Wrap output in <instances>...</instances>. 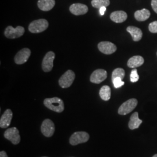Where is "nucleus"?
Here are the masks:
<instances>
[{"instance_id":"nucleus-1","label":"nucleus","mask_w":157,"mask_h":157,"mask_svg":"<svg viewBox=\"0 0 157 157\" xmlns=\"http://www.w3.org/2000/svg\"><path fill=\"white\" fill-rule=\"evenodd\" d=\"M44 104L47 108L54 112L60 113L64 110L63 101L58 97L46 98L44 101Z\"/></svg>"},{"instance_id":"nucleus-2","label":"nucleus","mask_w":157,"mask_h":157,"mask_svg":"<svg viewBox=\"0 0 157 157\" xmlns=\"http://www.w3.org/2000/svg\"><path fill=\"white\" fill-rule=\"evenodd\" d=\"M48 27V22L44 19H40L30 23L29 30L33 33H39L44 32Z\"/></svg>"},{"instance_id":"nucleus-3","label":"nucleus","mask_w":157,"mask_h":157,"mask_svg":"<svg viewBox=\"0 0 157 157\" xmlns=\"http://www.w3.org/2000/svg\"><path fill=\"white\" fill-rule=\"evenodd\" d=\"M138 104V101L135 98H131L124 102L118 109V113L121 115H125L132 112Z\"/></svg>"},{"instance_id":"nucleus-4","label":"nucleus","mask_w":157,"mask_h":157,"mask_svg":"<svg viewBox=\"0 0 157 157\" xmlns=\"http://www.w3.org/2000/svg\"><path fill=\"white\" fill-rule=\"evenodd\" d=\"M89 135L85 132H75L71 136L69 143L72 146H76L78 144L84 143L89 140Z\"/></svg>"},{"instance_id":"nucleus-5","label":"nucleus","mask_w":157,"mask_h":157,"mask_svg":"<svg viewBox=\"0 0 157 157\" xmlns=\"http://www.w3.org/2000/svg\"><path fill=\"white\" fill-rule=\"evenodd\" d=\"M75 78V74L71 70H68L64 73L59 80V84L62 88L69 87Z\"/></svg>"},{"instance_id":"nucleus-6","label":"nucleus","mask_w":157,"mask_h":157,"mask_svg":"<svg viewBox=\"0 0 157 157\" xmlns=\"http://www.w3.org/2000/svg\"><path fill=\"white\" fill-rule=\"evenodd\" d=\"M25 33V29L22 26H17L13 28L12 26H8L5 30L4 34L6 37L8 39H17L21 37Z\"/></svg>"},{"instance_id":"nucleus-7","label":"nucleus","mask_w":157,"mask_h":157,"mask_svg":"<svg viewBox=\"0 0 157 157\" xmlns=\"http://www.w3.org/2000/svg\"><path fill=\"white\" fill-rule=\"evenodd\" d=\"M4 137L15 145L18 144L21 141L19 132L16 128H11L7 129L4 133Z\"/></svg>"},{"instance_id":"nucleus-8","label":"nucleus","mask_w":157,"mask_h":157,"mask_svg":"<svg viewBox=\"0 0 157 157\" xmlns=\"http://www.w3.org/2000/svg\"><path fill=\"white\" fill-rule=\"evenodd\" d=\"M41 131L45 137H50L54 135L55 132V125L53 122L49 119H45L41 126Z\"/></svg>"},{"instance_id":"nucleus-9","label":"nucleus","mask_w":157,"mask_h":157,"mask_svg":"<svg viewBox=\"0 0 157 157\" xmlns=\"http://www.w3.org/2000/svg\"><path fill=\"white\" fill-rule=\"evenodd\" d=\"M55 53L52 51L48 52L43 58L42 62V69L45 72H50L54 65Z\"/></svg>"},{"instance_id":"nucleus-10","label":"nucleus","mask_w":157,"mask_h":157,"mask_svg":"<svg viewBox=\"0 0 157 157\" xmlns=\"http://www.w3.org/2000/svg\"><path fill=\"white\" fill-rule=\"evenodd\" d=\"M107 78V71L104 69H99L94 71L91 75L90 82L95 84H100L105 80Z\"/></svg>"},{"instance_id":"nucleus-11","label":"nucleus","mask_w":157,"mask_h":157,"mask_svg":"<svg viewBox=\"0 0 157 157\" xmlns=\"http://www.w3.org/2000/svg\"><path fill=\"white\" fill-rule=\"evenodd\" d=\"M98 50L103 54L109 55L114 53L117 50V46L109 41H102L98 44Z\"/></svg>"},{"instance_id":"nucleus-12","label":"nucleus","mask_w":157,"mask_h":157,"mask_svg":"<svg viewBox=\"0 0 157 157\" xmlns=\"http://www.w3.org/2000/svg\"><path fill=\"white\" fill-rule=\"evenodd\" d=\"M31 55V51L28 48H23L19 51L15 56V62L18 65L23 64L28 61Z\"/></svg>"},{"instance_id":"nucleus-13","label":"nucleus","mask_w":157,"mask_h":157,"mask_svg":"<svg viewBox=\"0 0 157 157\" xmlns=\"http://www.w3.org/2000/svg\"><path fill=\"white\" fill-rule=\"evenodd\" d=\"M88 10L87 6L80 3L73 4L69 8L70 12L73 15L77 16L84 15L88 12Z\"/></svg>"},{"instance_id":"nucleus-14","label":"nucleus","mask_w":157,"mask_h":157,"mask_svg":"<svg viewBox=\"0 0 157 157\" xmlns=\"http://www.w3.org/2000/svg\"><path fill=\"white\" fill-rule=\"evenodd\" d=\"M13 113L11 110L10 109H6L0 119V127L1 128H8L11 122Z\"/></svg>"},{"instance_id":"nucleus-15","label":"nucleus","mask_w":157,"mask_h":157,"mask_svg":"<svg viewBox=\"0 0 157 157\" xmlns=\"http://www.w3.org/2000/svg\"><path fill=\"white\" fill-rule=\"evenodd\" d=\"M110 18L114 22L122 23L127 19L128 15L123 11H117L112 12L110 15Z\"/></svg>"},{"instance_id":"nucleus-16","label":"nucleus","mask_w":157,"mask_h":157,"mask_svg":"<svg viewBox=\"0 0 157 157\" xmlns=\"http://www.w3.org/2000/svg\"><path fill=\"white\" fill-rule=\"evenodd\" d=\"M56 4L55 0H39L37 2L40 10L43 11H49Z\"/></svg>"},{"instance_id":"nucleus-17","label":"nucleus","mask_w":157,"mask_h":157,"mask_svg":"<svg viewBox=\"0 0 157 157\" xmlns=\"http://www.w3.org/2000/svg\"><path fill=\"white\" fill-rule=\"evenodd\" d=\"M128 32L130 34L132 39L135 41H140L143 37V33L140 29L135 26H129L126 29Z\"/></svg>"},{"instance_id":"nucleus-18","label":"nucleus","mask_w":157,"mask_h":157,"mask_svg":"<svg viewBox=\"0 0 157 157\" xmlns=\"http://www.w3.org/2000/svg\"><path fill=\"white\" fill-rule=\"evenodd\" d=\"M143 121L139 118V113L137 112L133 113L130 118L129 122V128L131 130L137 129L139 128Z\"/></svg>"},{"instance_id":"nucleus-19","label":"nucleus","mask_w":157,"mask_h":157,"mask_svg":"<svg viewBox=\"0 0 157 157\" xmlns=\"http://www.w3.org/2000/svg\"><path fill=\"white\" fill-rule=\"evenodd\" d=\"M144 62V58L142 56H132L128 61V66L130 68H136L141 66Z\"/></svg>"},{"instance_id":"nucleus-20","label":"nucleus","mask_w":157,"mask_h":157,"mask_svg":"<svg viewBox=\"0 0 157 157\" xmlns=\"http://www.w3.org/2000/svg\"><path fill=\"white\" fill-rule=\"evenodd\" d=\"M150 17V12L147 9H143L135 12V19L138 21H145Z\"/></svg>"},{"instance_id":"nucleus-21","label":"nucleus","mask_w":157,"mask_h":157,"mask_svg":"<svg viewBox=\"0 0 157 157\" xmlns=\"http://www.w3.org/2000/svg\"><path fill=\"white\" fill-rule=\"evenodd\" d=\"M99 94L102 100L104 101H108L111 98V88L108 86H103L100 90Z\"/></svg>"},{"instance_id":"nucleus-22","label":"nucleus","mask_w":157,"mask_h":157,"mask_svg":"<svg viewBox=\"0 0 157 157\" xmlns=\"http://www.w3.org/2000/svg\"><path fill=\"white\" fill-rule=\"evenodd\" d=\"M110 4L109 0H92L91 5L96 8H100L102 6L107 7Z\"/></svg>"},{"instance_id":"nucleus-23","label":"nucleus","mask_w":157,"mask_h":157,"mask_svg":"<svg viewBox=\"0 0 157 157\" xmlns=\"http://www.w3.org/2000/svg\"><path fill=\"white\" fill-rule=\"evenodd\" d=\"M125 76V72L122 68H117L115 69L112 74V80H113L115 78H119L121 79H124Z\"/></svg>"},{"instance_id":"nucleus-24","label":"nucleus","mask_w":157,"mask_h":157,"mask_svg":"<svg viewBox=\"0 0 157 157\" xmlns=\"http://www.w3.org/2000/svg\"><path fill=\"white\" fill-rule=\"evenodd\" d=\"M139 79V76L137 73V70L134 68L130 73V81L132 83H135L137 82Z\"/></svg>"},{"instance_id":"nucleus-25","label":"nucleus","mask_w":157,"mask_h":157,"mask_svg":"<svg viewBox=\"0 0 157 157\" xmlns=\"http://www.w3.org/2000/svg\"><path fill=\"white\" fill-rule=\"evenodd\" d=\"M112 82H113L114 87L116 89H118V88L122 87L124 84V82L122 81V79H121L119 78H115L113 80H112Z\"/></svg>"},{"instance_id":"nucleus-26","label":"nucleus","mask_w":157,"mask_h":157,"mask_svg":"<svg viewBox=\"0 0 157 157\" xmlns=\"http://www.w3.org/2000/svg\"><path fill=\"white\" fill-rule=\"evenodd\" d=\"M148 29L150 32L153 33H157V21H154L153 22L150 23L148 26Z\"/></svg>"},{"instance_id":"nucleus-27","label":"nucleus","mask_w":157,"mask_h":157,"mask_svg":"<svg viewBox=\"0 0 157 157\" xmlns=\"http://www.w3.org/2000/svg\"><path fill=\"white\" fill-rule=\"evenodd\" d=\"M151 6L153 10L157 13V0H152Z\"/></svg>"},{"instance_id":"nucleus-28","label":"nucleus","mask_w":157,"mask_h":157,"mask_svg":"<svg viewBox=\"0 0 157 157\" xmlns=\"http://www.w3.org/2000/svg\"><path fill=\"white\" fill-rule=\"evenodd\" d=\"M106 11V7L102 6L100 8V13L101 15H104L105 13V12Z\"/></svg>"},{"instance_id":"nucleus-29","label":"nucleus","mask_w":157,"mask_h":157,"mask_svg":"<svg viewBox=\"0 0 157 157\" xmlns=\"http://www.w3.org/2000/svg\"><path fill=\"white\" fill-rule=\"evenodd\" d=\"M0 157H8V155L6 152L4 151H2L0 152Z\"/></svg>"},{"instance_id":"nucleus-30","label":"nucleus","mask_w":157,"mask_h":157,"mask_svg":"<svg viewBox=\"0 0 157 157\" xmlns=\"http://www.w3.org/2000/svg\"><path fill=\"white\" fill-rule=\"evenodd\" d=\"M152 157H157V154H155V155H154V156Z\"/></svg>"},{"instance_id":"nucleus-31","label":"nucleus","mask_w":157,"mask_h":157,"mask_svg":"<svg viewBox=\"0 0 157 157\" xmlns=\"http://www.w3.org/2000/svg\"></svg>"},{"instance_id":"nucleus-32","label":"nucleus","mask_w":157,"mask_h":157,"mask_svg":"<svg viewBox=\"0 0 157 157\" xmlns=\"http://www.w3.org/2000/svg\"></svg>"}]
</instances>
